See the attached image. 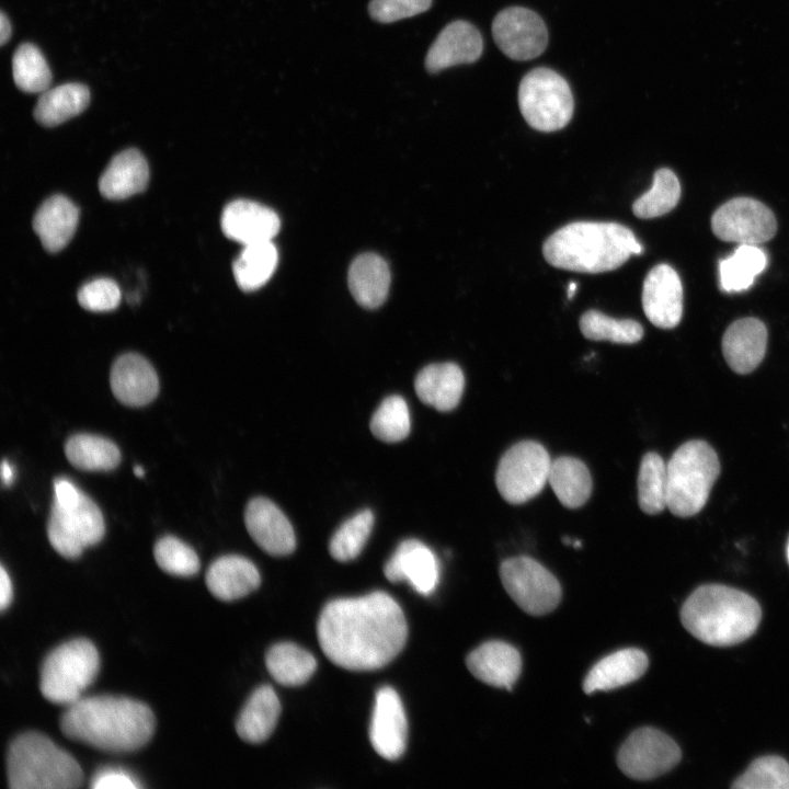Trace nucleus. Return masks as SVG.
Listing matches in <instances>:
<instances>
[{
    "label": "nucleus",
    "instance_id": "obj_1",
    "mask_svg": "<svg viewBox=\"0 0 789 789\" xmlns=\"http://www.w3.org/2000/svg\"><path fill=\"white\" fill-rule=\"evenodd\" d=\"M317 634L322 652L350 671H373L403 649L408 625L399 604L386 592L338 598L320 613Z\"/></svg>",
    "mask_w": 789,
    "mask_h": 789
},
{
    "label": "nucleus",
    "instance_id": "obj_2",
    "mask_svg": "<svg viewBox=\"0 0 789 789\" xmlns=\"http://www.w3.org/2000/svg\"><path fill=\"white\" fill-rule=\"evenodd\" d=\"M155 724L146 704L107 695L81 697L60 718L67 737L107 752L140 748L151 739Z\"/></svg>",
    "mask_w": 789,
    "mask_h": 789
},
{
    "label": "nucleus",
    "instance_id": "obj_3",
    "mask_svg": "<svg viewBox=\"0 0 789 789\" xmlns=\"http://www.w3.org/2000/svg\"><path fill=\"white\" fill-rule=\"evenodd\" d=\"M643 248L633 232L617 222L575 221L553 232L544 243L546 261L558 268L602 273L621 266Z\"/></svg>",
    "mask_w": 789,
    "mask_h": 789
},
{
    "label": "nucleus",
    "instance_id": "obj_4",
    "mask_svg": "<svg viewBox=\"0 0 789 789\" xmlns=\"http://www.w3.org/2000/svg\"><path fill=\"white\" fill-rule=\"evenodd\" d=\"M761 617V607L752 596L719 584L699 586L681 609V620L687 631L716 647L746 640L756 631Z\"/></svg>",
    "mask_w": 789,
    "mask_h": 789
},
{
    "label": "nucleus",
    "instance_id": "obj_5",
    "mask_svg": "<svg viewBox=\"0 0 789 789\" xmlns=\"http://www.w3.org/2000/svg\"><path fill=\"white\" fill-rule=\"evenodd\" d=\"M7 778L11 789H72L82 785L84 776L71 754L48 736L30 731L9 745Z\"/></svg>",
    "mask_w": 789,
    "mask_h": 789
},
{
    "label": "nucleus",
    "instance_id": "obj_6",
    "mask_svg": "<svg viewBox=\"0 0 789 789\" xmlns=\"http://www.w3.org/2000/svg\"><path fill=\"white\" fill-rule=\"evenodd\" d=\"M720 473L713 448L704 441L681 445L666 464L667 508L679 517L699 513Z\"/></svg>",
    "mask_w": 789,
    "mask_h": 789
},
{
    "label": "nucleus",
    "instance_id": "obj_7",
    "mask_svg": "<svg viewBox=\"0 0 789 789\" xmlns=\"http://www.w3.org/2000/svg\"><path fill=\"white\" fill-rule=\"evenodd\" d=\"M100 668V655L88 639H73L52 650L41 666L39 689L50 702L67 705L79 700Z\"/></svg>",
    "mask_w": 789,
    "mask_h": 789
},
{
    "label": "nucleus",
    "instance_id": "obj_8",
    "mask_svg": "<svg viewBox=\"0 0 789 789\" xmlns=\"http://www.w3.org/2000/svg\"><path fill=\"white\" fill-rule=\"evenodd\" d=\"M518 105L530 127L554 132L570 122L574 101L563 77L549 68H536L526 73L519 83Z\"/></svg>",
    "mask_w": 789,
    "mask_h": 789
},
{
    "label": "nucleus",
    "instance_id": "obj_9",
    "mask_svg": "<svg viewBox=\"0 0 789 789\" xmlns=\"http://www.w3.org/2000/svg\"><path fill=\"white\" fill-rule=\"evenodd\" d=\"M551 458L547 449L534 441L514 444L501 457L495 484L510 504H522L535 498L548 482Z\"/></svg>",
    "mask_w": 789,
    "mask_h": 789
},
{
    "label": "nucleus",
    "instance_id": "obj_10",
    "mask_svg": "<svg viewBox=\"0 0 789 789\" xmlns=\"http://www.w3.org/2000/svg\"><path fill=\"white\" fill-rule=\"evenodd\" d=\"M500 578L511 598L529 615H546L561 601L562 591L556 576L529 557L504 560Z\"/></svg>",
    "mask_w": 789,
    "mask_h": 789
},
{
    "label": "nucleus",
    "instance_id": "obj_11",
    "mask_svg": "<svg viewBox=\"0 0 789 789\" xmlns=\"http://www.w3.org/2000/svg\"><path fill=\"white\" fill-rule=\"evenodd\" d=\"M104 533L103 514L84 493L72 507L53 502L47 536L52 547L64 558H78L84 548L99 544Z\"/></svg>",
    "mask_w": 789,
    "mask_h": 789
},
{
    "label": "nucleus",
    "instance_id": "obj_12",
    "mask_svg": "<svg viewBox=\"0 0 789 789\" xmlns=\"http://www.w3.org/2000/svg\"><path fill=\"white\" fill-rule=\"evenodd\" d=\"M678 745L653 728L633 731L617 754L619 769L637 780H650L671 770L681 761Z\"/></svg>",
    "mask_w": 789,
    "mask_h": 789
},
{
    "label": "nucleus",
    "instance_id": "obj_13",
    "mask_svg": "<svg viewBox=\"0 0 789 789\" xmlns=\"http://www.w3.org/2000/svg\"><path fill=\"white\" fill-rule=\"evenodd\" d=\"M711 228L723 241L759 244L775 236L777 221L773 211L759 201L736 197L714 211Z\"/></svg>",
    "mask_w": 789,
    "mask_h": 789
},
{
    "label": "nucleus",
    "instance_id": "obj_14",
    "mask_svg": "<svg viewBox=\"0 0 789 789\" xmlns=\"http://www.w3.org/2000/svg\"><path fill=\"white\" fill-rule=\"evenodd\" d=\"M492 34L498 47L514 60H529L539 56L548 44V31L534 11L511 7L496 14Z\"/></svg>",
    "mask_w": 789,
    "mask_h": 789
},
{
    "label": "nucleus",
    "instance_id": "obj_15",
    "mask_svg": "<svg viewBox=\"0 0 789 789\" xmlns=\"http://www.w3.org/2000/svg\"><path fill=\"white\" fill-rule=\"evenodd\" d=\"M408 721L398 693L381 687L375 698L369 728V740L374 750L388 761L402 756L407 746Z\"/></svg>",
    "mask_w": 789,
    "mask_h": 789
},
{
    "label": "nucleus",
    "instance_id": "obj_16",
    "mask_svg": "<svg viewBox=\"0 0 789 789\" xmlns=\"http://www.w3.org/2000/svg\"><path fill=\"white\" fill-rule=\"evenodd\" d=\"M384 573L392 583L408 582L422 595H431L439 581V564L434 552L416 539L403 540L385 564Z\"/></svg>",
    "mask_w": 789,
    "mask_h": 789
},
{
    "label": "nucleus",
    "instance_id": "obj_17",
    "mask_svg": "<svg viewBox=\"0 0 789 789\" xmlns=\"http://www.w3.org/2000/svg\"><path fill=\"white\" fill-rule=\"evenodd\" d=\"M642 306L647 318L658 328L672 329L679 323L683 286L672 266L659 264L648 273L643 282Z\"/></svg>",
    "mask_w": 789,
    "mask_h": 789
},
{
    "label": "nucleus",
    "instance_id": "obj_18",
    "mask_svg": "<svg viewBox=\"0 0 789 789\" xmlns=\"http://www.w3.org/2000/svg\"><path fill=\"white\" fill-rule=\"evenodd\" d=\"M248 533L268 554L281 557L296 548L293 526L281 508L266 498L252 499L244 512Z\"/></svg>",
    "mask_w": 789,
    "mask_h": 789
},
{
    "label": "nucleus",
    "instance_id": "obj_19",
    "mask_svg": "<svg viewBox=\"0 0 789 789\" xmlns=\"http://www.w3.org/2000/svg\"><path fill=\"white\" fill-rule=\"evenodd\" d=\"M220 225L225 236L242 245L272 241L281 221L277 214L256 202L236 199L224 208Z\"/></svg>",
    "mask_w": 789,
    "mask_h": 789
},
{
    "label": "nucleus",
    "instance_id": "obj_20",
    "mask_svg": "<svg viewBox=\"0 0 789 789\" xmlns=\"http://www.w3.org/2000/svg\"><path fill=\"white\" fill-rule=\"evenodd\" d=\"M482 48V37L476 26L467 21H454L439 32L431 45L425 68L435 73L453 66L474 62Z\"/></svg>",
    "mask_w": 789,
    "mask_h": 789
},
{
    "label": "nucleus",
    "instance_id": "obj_21",
    "mask_svg": "<svg viewBox=\"0 0 789 789\" xmlns=\"http://www.w3.org/2000/svg\"><path fill=\"white\" fill-rule=\"evenodd\" d=\"M110 382L115 398L129 407L150 403L159 391L156 370L145 357L136 353H126L114 362Z\"/></svg>",
    "mask_w": 789,
    "mask_h": 789
},
{
    "label": "nucleus",
    "instance_id": "obj_22",
    "mask_svg": "<svg viewBox=\"0 0 789 789\" xmlns=\"http://www.w3.org/2000/svg\"><path fill=\"white\" fill-rule=\"evenodd\" d=\"M469 672L487 685L511 689L519 677L522 658L516 648L503 641H488L471 651Z\"/></svg>",
    "mask_w": 789,
    "mask_h": 789
},
{
    "label": "nucleus",
    "instance_id": "obj_23",
    "mask_svg": "<svg viewBox=\"0 0 789 789\" xmlns=\"http://www.w3.org/2000/svg\"><path fill=\"white\" fill-rule=\"evenodd\" d=\"M767 345V329L756 318L734 321L722 339V352L728 365L737 374L753 371L764 358Z\"/></svg>",
    "mask_w": 789,
    "mask_h": 789
},
{
    "label": "nucleus",
    "instance_id": "obj_24",
    "mask_svg": "<svg viewBox=\"0 0 789 789\" xmlns=\"http://www.w3.org/2000/svg\"><path fill=\"white\" fill-rule=\"evenodd\" d=\"M205 582L208 591L216 598L230 602L255 591L261 583V576L249 559L238 554H227L209 565Z\"/></svg>",
    "mask_w": 789,
    "mask_h": 789
},
{
    "label": "nucleus",
    "instance_id": "obj_25",
    "mask_svg": "<svg viewBox=\"0 0 789 789\" xmlns=\"http://www.w3.org/2000/svg\"><path fill=\"white\" fill-rule=\"evenodd\" d=\"M414 389L424 404L447 412L455 409L461 399L465 376L455 363L431 364L416 375Z\"/></svg>",
    "mask_w": 789,
    "mask_h": 789
},
{
    "label": "nucleus",
    "instance_id": "obj_26",
    "mask_svg": "<svg viewBox=\"0 0 789 789\" xmlns=\"http://www.w3.org/2000/svg\"><path fill=\"white\" fill-rule=\"evenodd\" d=\"M647 654L634 648L616 651L598 661L583 681L585 694L610 690L639 679L647 671Z\"/></svg>",
    "mask_w": 789,
    "mask_h": 789
},
{
    "label": "nucleus",
    "instance_id": "obj_27",
    "mask_svg": "<svg viewBox=\"0 0 789 789\" xmlns=\"http://www.w3.org/2000/svg\"><path fill=\"white\" fill-rule=\"evenodd\" d=\"M79 221L78 207L64 195H53L38 207L33 229L48 252L64 249L73 237Z\"/></svg>",
    "mask_w": 789,
    "mask_h": 789
},
{
    "label": "nucleus",
    "instance_id": "obj_28",
    "mask_svg": "<svg viewBox=\"0 0 789 789\" xmlns=\"http://www.w3.org/2000/svg\"><path fill=\"white\" fill-rule=\"evenodd\" d=\"M149 181V167L140 151L130 148L112 158L99 180L107 199H124L142 192Z\"/></svg>",
    "mask_w": 789,
    "mask_h": 789
},
{
    "label": "nucleus",
    "instance_id": "obj_29",
    "mask_svg": "<svg viewBox=\"0 0 789 789\" xmlns=\"http://www.w3.org/2000/svg\"><path fill=\"white\" fill-rule=\"evenodd\" d=\"M348 287L355 300L374 309L384 304L390 286V271L386 261L375 253L354 259L348 270Z\"/></svg>",
    "mask_w": 789,
    "mask_h": 789
},
{
    "label": "nucleus",
    "instance_id": "obj_30",
    "mask_svg": "<svg viewBox=\"0 0 789 789\" xmlns=\"http://www.w3.org/2000/svg\"><path fill=\"white\" fill-rule=\"evenodd\" d=\"M281 713V704L268 685L255 689L242 708L236 731L248 743H261L274 731Z\"/></svg>",
    "mask_w": 789,
    "mask_h": 789
},
{
    "label": "nucleus",
    "instance_id": "obj_31",
    "mask_svg": "<svg viewBox=\"0 0 789 789\" xmlns=\"http://www.w3.org/2000/svg\"><path fill=\"white\" fill-rule=\"evenodd\" d=\"M89 102L87 85L65 83L43 92L35 105L34 118L43 126L54 127L81 114Z\"/></svg>",
    "mask_w": 789,
    "mask_h": 789
},
{
    "label": "nucleus",
    "instance_id": "obj_32",
    "mask_svg": "<svg viewBox=\"0 0 789 789\" xmlns=\"http://www.w3.org/2000/svg\"><path fill=\"white\" fill-rule=\"evenodd\" d=\"M548 483L559 502L568 508L582 506L592 492V477L587 467L582 460L570 456L551 461Z\"/></svg>",
    "mask_w": 789,
    "mask_h": 789
},
{
    "label": "nucleus",
    "instance_id": "obj_33",
    "mask_svg": "<svg viewBox=\"0 0 789 789\" xmlns=\"http://www.w3.org/2000/svg\"><path fill=\"white\" fill-rule=\"evenodd\" d=\"M265 664L271 676L284 686L305 684L317 668L313 655L291 642H279L271 647Z\"/></svg>",
    "mask_w": 789,
    "mask_h": 789
},
{
    "label": "nucleus",
    "instance_id": "obj_34",
    "mask_svg": "<svg viewBox=\"0 0 789 789\" xmlns=\"http://www.w3.org/2000/svg\"><path fill=\"white\" fill-rule=\"evenodd\" d=\"M68 461L83 471H106L121 461L118 447L110 439L93 434H76L65 444Z\"/></svg>",
    "mask_w": 789,
    "mask_h": 789
},
{
    "label": "nucleus",
    "instance_id": "obj_35",
    "mask_svg": "<svg viewBox=\"0 0 789 789\" xmlns=\"http://www.w3.org/2000/svg\"><path fill=\"white\" fill-rule=\"evenodd\" d=\"M278 262V252L272 241L243 245L232 264L237 285L244 291L262 287L273 275Z\"/></svg>",
    "mask_w": 789,
    "mask_h": 789
},
{
    "label": "nucleus",
    "instance_id": "obj_36",
    "mask_svg": "<svg viewBox=\"0 0 789 789\" xmlns=\"http://www.w3.org/2000/svg\"><path fill=\"white\" fill-rule=\"evenodd\" d=\"M767 264L765 252L756 244H740L733 254L719 264L720 286L724 291L747 289Z\"/></svg>",
    "mask_w": 789,
    "mask_h": 789
},
{
    "label": "nucleus",
    "instance_id": "obj_37",
    "mask_svg": "<svg viewBox=\"0 0 789 789\" xmlns=\"http://www.w3.org/2000/svg\"><path fill=\"white\" fill-rule=\"evenodd\" d=\"M638 503L650 515L667 507L666 464L656 453H647L638 473Z\"/></svg>",
    "mask_w": 789,
    "mask_h": 789
},
{
    "label": "nucleus",
    "instance_id": "obj_38",
    "mask_svg": "<svg viewBox=\"0 0 789 789\" xmlns=\"http://www.w3.org/2000/svg\"><path fill=\"white\" fill-rule=\"evenodd\" d=\"M679 197L681 185L677 176L672 170L662 168L654 173L651 190L636 199L632 211L643 219L660 217L671 211Z\"/></svg>",
    "mask_w": 789,
    "mask_h": 789
},
{
    "label": "nucleus",
    "instance_id": "obj_39",
    "mask_svg": "<svg viewBox=\"0 0 789 789\" xmlns=\"http://www.w3.org/2000/svg\"><path fill=\"white\" fill-rule=\"evenodd\" d=\"M580 329L588 340L619 344L637 343L643 336V328L639 322L632 319H613L597 310H588L582 315Z\"/></svg>",
    "mask_w": 789,
    "mask_h": 789
},
{
    "label": "nucleus",
    "instance_id": "obj_40",
    "mask_svg": "<svg viewBox=\"0 0 789 789\" xmlns=\"http://www.w3.org/2000/svg\"><path fill=\"white\" fill-rule=\"evenodd\" d=\"M16 87L28 93L44 92L52 82L50 69L41 50L31 43L20 45L12 58Z\"/></svg>",
    "mask_w": 789,
    "mask_h": 789
},
{
    "label": "nucleus",
    "instance_id": "obj_41",
    "mask_svg": "<svg viewBox=\"0 0 789 789\" xmlns=\"http://www.w3.org/2000/svg\"><path fill=\"white\" fill-rule=\"evenodd\" d=\"M374 525V514L366 508L346 519L333 534L329 551L339 562L354 560L363 550Z\"/></svg>",
    "mask_w": 789,
    "mask_h": 789
},
{
    "label": "nucleus",
    "instance_id": "obj_42",
    "mask_svg": "<svg viewBox=\"0 0 789 789\" xmlns=\"http://www.w3.org/2000/svg\"><path fill=\"white\" fill-rule=\"evenodd\" d=\"M373 435L386 443L404 439L411 428L410 412L405 400L400 396H390L382 400L370 420Z\"/></svg>",
    "mask_w": 789,
    "mask_h": 789
},
{
    "label": "nucleus",
    "instance_id": "obj_43",
    "mask_svg": "<svg viewBox=\"0 0 789 789\" xmlns=\"http://www.w3.org/2000/svg\"><path fill=\"white\" fill-rule=\"evenodd\" d=\"M736 789H789V764L779 756L755 759L732 785Z\"/></svg>",
    "mask_w": 789,
    "mask_h": 789
},
{
    "label": "nucleus",
    "instance_id": "obj_44",
    "mask_svg": "<svg viewBox=\"0 0 789 789\" xmlns=\"http://www.w3.org/2000/svg\"><path fill=\"white\" fill-rule=\"evenodd\" d=\"M153 556L159 568L172 575L191 576L199 570L196 552L174 536L160 538L155 545Z\"/></svg>",
    "mask_w": 789,
    "mask_h": 789
},
{
    "label": "nucleus",
    "instance_id": "obj_45",
    "mask_svg": "<svg viewBox=\"0 0 789 789\" xmlns=\"http://www.w3.org/2000/svg\"><path fill=\"white\" fill-rule=\"evenodd\" d=\"M78 301L90 311H110L121 301V290L110 278H96L85 283L78 291Z\"/></svg>",
    "mask_w": 789,
    "mask_h": 789
},
{
    "label": "nucleus",
    "instance_id": "obj_46",
    "mask_svg": "<svg viewBox=\"0 0 789 789\" xmlns=\"http://www.w3.org/2000/svg\"><path fill=\"white\" fill-rule=\"evenodd\" d=\"M432 0H371L368 11L379 23H392L425 12Z\"/></svg>",
    "mask_w": 789,
    "mask_h": 789
},
{
    "label": "nucleus",
    "instance_id": "obj_47",
    "mask_svg": "<svg viewBox=\"0 0 789 789\" xmlns=\"http://www.w3.org/2000/svg\"><path fill=\"white\" fill-rule=\"evenodd\" d=\"M91 787L94 789H135L139 787L136 779L122 769L105 768L96 773Z\"/></svg>",
    "mask_w": 789,
    "mask_h": 789
},
{
    "label": "nucleus",
    "instance_id": "obj_48",
    "mask_svg": "<svg viewBox=\"0 0 789 789\" xmlns=\"http://www.w3.org/2000/svg\"><path fill=\"white\" fill-rule=\"evenodd\" d=\"M81 491L65 478H58L54 481V502L62 507L75 506L81 496Z\"/></svg>",
    "mask_w": 789,
    "mask_h": 789
},
{
    "label": "nucleus",
    "instance_id": "obj_49",
    "mask_svg": "<svg viewBox=\"0 0 789 789\" xmlns=\"http://www.w3.org/2000/svg\"><path fill=\"white\" fill-rule=\"evenodd\" d=\"M13 598V588H12V582L11 579L5 571L4 567L1 565L0 569V608L1 610H5Z\"/></svg>",
    "mask_w": 789,
    "mask_h": 789
},
{
    "label": "nucleus",
    "instance_id": "obj_50",
    "mask_svg": "<svg viewBox=\"0 0 789 789\" xmlns=\"http://www.w3.org/2000/svg\"><path fill=\"white\" fill-rule=\"evenodd\" d=\"M11 23L5 15V13L2 11L0 16V44L4 45L11 37Z\"/></svg>",
    "mask_w": 789,
    "mask_h": 789
},
{
    "label": "nucleus",
    "instance_id": "obj_51",
    "mask_svg": "<svg viewBox=\"0 0 789 789\" xmlns=\"http://www.w3.org/2000/svg\"><path fill=\"white\" fill-rule=\"evenodd\" d=\"M1 478L5 485H9L13 479V469L7 460H3L1 464Z\"/></svg>",
    "mask_w": 789,
    "mask_h": 789
},
{
    "label": "nucleus",
    "instance_id": "obj_52",
    "mask_svg": "<svg viewBox=\"0 0 789 789\" xmlns=\"http://www.w3.org/2000/svg\"><path fill=\"white\" fill-rule=\"evenodd\" d=\"M576 283L571 282L568 286V298L571 299L576 290Z\"/></svg>",
    "mask_w": 789,
    "mask_h": 789
},
{
    "label": "nucleus",
    "instance_id": "obj_53",
    "mask_svg": "<svg viewBox=\"0 0 789 789\" xmlns=\"http://www.w3.org/2000/svg\"><path fill=\"white\" fill-rule=\"evenodd\" d=\"M134 473H135L138 478H142L144 474H145V471H144V469H142L141 466H135V467H134Z\"/></svg>",
    "mask_w": 789,
    "mask_h": 789
},
{
    "label": "nucleus",
    "instance_id": "obj_54",
    "mask_svg": "<svg viewBox=\"0 0 789 789\" xmlns=\"http://www.w3.org/2000/svg\"><path fill=\"white\" fill-rule=\"evenodd\" d=\"M787 557H788V561H789V544H788V548H787Z\"/></svg>",
    "mask_w": 789,
    "mask_h": 789
}]
</instances>
